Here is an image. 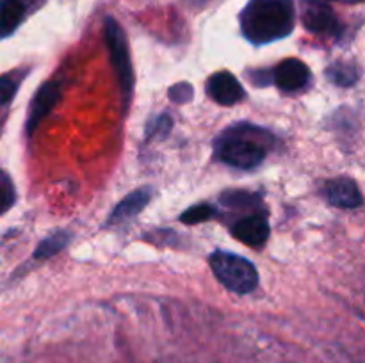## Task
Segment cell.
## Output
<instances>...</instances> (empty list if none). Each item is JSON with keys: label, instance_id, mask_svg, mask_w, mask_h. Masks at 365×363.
Returning a JSON list of instances; mask_svg holds the SVG:
<instances>
[{"label": "cell", "instance_id": "obj_1", "mask_svg": "<svg viewBox=\"0 0 365 363\" xmlns=\"http://www.w3.org/2000/svg\"><path fill=\"white\" fill-rule=\"evenodd\" d=\"M274 146L269 130L253 123H235L225 128L214 141V155L223 164L237 169L260 166Z\"/></svg>", "mask_w": 365, "mask_h": 363}, {"label": "cell", "instance_id": "obj_2", "mask_svg": "<svg viewBox=\"0 0 365 363\" xmlns=\"http://www.w3.org/2000/svg\"><path fill=\"white\" fill-rule=\"evenodd\" d=\"M294 0H250L239 14L242 36L253 45L287 38L294 31Z\"/></svg>", "mask_w": 365, "mask_h": 363}, {"label": "cell", "instance_id": "obj_3", "mask_svg": "<svg viewBox=\"0 0 365 363\" xmlns=\"http://www.w3.org/2000/svg\"><path fill=\"white\" fill-rule=\"evenodd\" d=\"M209 262L214 276L234 294H250L259 285L257 267L245 256L230 251H214Z\"/></svg>", "mask_w": 365, "mask_h": 363}, {"label": "cell", "instance_id": "obj_4", "mask_svg": "<svg viewBox=\"0 0 365 363\" xmlns=\"http://www.w3.org/2000/svg\"><path fill=\"white\" fill-rule=\"evenodd\" d=\"M103 31H106V43L110 53V63H113L116 77L120 80L121 95H123L125 102H128L132 96V91H134V70H132L127 36H125L120 23L110 16L106 18Z\"/></svg>", "mask_w": 365, "mask_h": 363}, {"label": "cell", "instance_id": "obj_5", "mask_svg": "<svg viewBox=\"0 0 365 363\" xmlns=\"http://www.w3.org/2000/svg\"><path fill=\"white\" fill-rule=\"evenodd\" d=\"M303 14L302 20L307 31L317 36H328V38H341L342 23L339 16L331 9L330 4L319 2V0H302Z\"/></svg>", "mask_w": 365, "mask_h": 363}, {"label": "cell", "instance_id": "obj_6", "mask_svg": "<svg viewBox=\"0 0 365 363\" xmlns=\"http://www.w3.org/2000/svg\"><path fill=\"white\" fill-rule=\"evenodd\" d=\"M267 77L271 80L269 84H274L280 91L298 93L309 85L310 68L303 60L291 57V59H285L277 64L274 70L267 73Z\"/></svg>", "mask_w": 365, "mask_h": 363}, {"label": "cell", "instance_id": "obj_7", "mask_svg": "<svg viewBox=\"0 0 365 363\" xmlns=\"http://www.w3.org/2000/svg\"><path fill=\"white\" fill-rule=\"evenodd\" d=\"M61 95H63V82L48 80L36 91L34 100L31 103L27 117V135L31 137L32 132L38 128V125L50 114V110L59 103Z\"/></svg>", "mask_w": 365, "mask_h": 363}, {"label": "cell", "instance_id": "obj_8", "mask_svg": "<svg viewBox=\"0 0 365 363\" xmlns=\"http://www.w3.org/2000/svg\"><path fill=\"white\" fill-rule=\"evenodd\" d=\"M207 93L214 102L225 107L235 105L245 98L242 84L227 70L210 75L209 80H207Z\"/></svg>", "mask_w": 365, "mask_h": 363}, {"label": "cell", "instance_id": "obj_9", "mask_svg": "<svg viewBox=\"0 0 365 363\" xmlns=\"http://www.w3.org/2000/svg\"><path fill=\"white\" fill-rule=\"evenodd\" d=\"M230 231L237 241H241L246 246H252V248H260V246L266 244L271 233L269 223L262 212L241 217L232 224Z\"/></svg>", "mask_w": 365, "mask_h": 363}, {"label": "cell", "instance_id": "obj_10", "mask_svg": "<svg viewBox=\"0 0 365 363\" xmlns=\"http://www.w3.org/2000/svg\"><path fill=\"white\" fill-rule=\"evenodd\" d=\"M324 198L337 209H356L362 205V192L353 178H334L324 185Z\"/></svg>", "mask_w": 365, "mask_h": 363}, {"label": "cell", "instance_id": "obj_11", "mask_svg": "<svg viewBox=\"0 0 365 363\" xmlns=\"http://www.w3.org/2000/svg\"><path fill=\"white\" fill-rule=\"evenodd\" d=\"M152 187H141L132 191L130 194L125 199H121L114 210L110 212V216L107 217L106 226H116V224L125 223V221H130L132 217H135L138 214H141V210L152 199Z\"/></svg>", "mask_w": 365, "mask_h": 363}, {"label": "cell", "instance_id": "obj_12", "mask_svg": "<svg viewBox=\"0 0 365 363\" xmlns=\"http://www.w3.org/2000/svg\"><path fill=\"white\" fill-rule=\"evenodd\" d=\"M27 16L25 0H0V39H6L16 32Z\"/></svg>", "mask_w": 365, "mask_h": 363}, {"label": "cell", "instance_id": "obj_13", "mask_svg": "<svg viewBox=\"0 0 365 363\" xmlns=\"http://www.w3.org/2000/svg\"><path fill=\"white\" fill-rule=\"evenodd\" d=\"M25 75H27V70L20 68V70H13L0 77V125L6 121L11 103H13L18 89H20Z\"/></svg>", "mask_w": 365, "mask_h": 363}, {"label": "cell", "instance_id": "obj_14", "mask_svg": "<svg viewBox=\"0 0 365 363\" xmlns=\"http://www.w3.org/2000/svg\"><path fill=\"white\" fill-rule=\"evenodd\" d=\"M70 237H71L70 231H64V230L53 231L52 235H48V237L43 238V241L39 242V246L34 251V258L45 260V258H50V256L57 255V253L63 251V249L70 244Z\"/></svg>", "mask_w": 365, "mask_h": 363}, {"label": "cell", "instance_id": "obj_15", "mask_svg": "<svg viewBox=\"0 0 365 363\" xmlns=\"http://www.w3.org/2000/svg\"><path fill=\"white\" fill-rule=\"evenodd\" d=\"M327 75L334 84L349 88L355 85L360 78V70L355 63H334L327 70Z\"/></svg>", "mask_w": 365, "mask_h": 363}, {"label": "cell", "instance_id": "obj_16", "mask_svg": "<svg viewBox=\"0 0 365 363\" xmlns=\"http://www.w3.org/2000/svg\"><path fill=\"white\" fill-rule=\"evenodd\" d=\"M16 203V189L6 171L0 169V216L13 209Z\"/></svg>", "mask_w": 365, "mask_h": 363}, {"label": "cell", "instance_id": "obj_17", "mask_svg": "<svg viewBox=\"0 0 365 363\" xmlns=\"http://www.w3.org/2000/svg\"><path fill=\"white\" fill-rule=\"evenodd\" d=\"M216 216V209L209 203H200V205L191 206L180 216V221L185 224H198L203 221H209Z\"/></svg>", "mask_w": 365, "mask_h": 363}, {"label": "cell", "instance_id": "obj_18", "mask_svg": "<svg viewBox=\"0 0 365 363\" xmlns=\"http://www.w3.org/2000/svg\"><path fill=\"white\" fill-rule=\"evenodd\" d=\"M171 128H173V120H171L170 114H160L146 128V139H166L170 135Z\"/></svg>", "mask_w": 365, "mask_h": 363}, {"label": "cell", "instance_id": "obj_19", "mask_svg": "<svg viewBox=\"0 0 365 363\" xmlns=\"http://www.w3.org/2000/svg\"><path fill=\"white\" fill-rule=\"evenodd\" d=\"M170 98L175 103H187L192 98V88L187 82H180L170 89Z\"/></svg>", "mask_w": 365, "mask_h": 363}, {"label": "cell", "instance_id": "obj_20", "mask_svg": "<svg viewBox=\"0 0 365 363\" xmlns=\"http://www.w3.org/2000/svg\"><path fill=\"white\" fill-rule=\"evenodd\" d=\"M319 2H339V4H346V6H356V4H362L364 0H319Z\"/></svg>", "mask_w": 365, "mask_h": 363}, {"label": "cell", "instance_id": "obj_21", "mask_svg": "<svg viewBox=\"0 0 365 363\" xmlns=\"http://www.w3.org/2000/svg\"><path fill=\"white\" fill-rule=\"evenodd\" d=\"M185 4H187V6H191V7H196V9H200V7H203L205 6L207 2H209V0H184Z\"/></svg>", "mask_w": 365, "mask_h": 363}]
</instances>
